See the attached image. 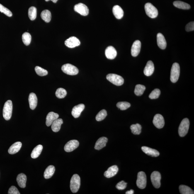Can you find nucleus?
<instances>
[{"label":"nucleus","mask_w":194,"mask_h":194,"mask_svg":"<svg viewBox=\"0 0 194 194\" xmlns=\"http://www.w3.org/2000/svg\"><path fill=\"white\" fill-rule=\"evenodd\" d=\"M105 54L107 58L113 59L116 57L117 52L115 47L112 46H109L105 50Z\"/></svg>","instance_id":"obj_16"},{"label":"nucleus","mask_w":194,"mask_h":194,"mask_svg":"<svg viewBox=\"0 0 194 194\" xmlns=\"http://www.w3.org/2000/svg\"><path fill=\"white\" fill-rule=\"evenodd\" d=\"M108 139L105 137L100 138L96 141L95 146V149L97 150H100L106 146Z\"/></svg>","instance_id":"obj_21"},{"label":"nucleus","mask_w":194,"mask_h":194,"mask_svg":"<svg viewBox=\"0 0 194 194\" xmlns=\"http://www.w3.org/2000/svg\"><path fill=\"white\" fill-rule=\"evenodd\" d=\"M79 142L76 140H71L68 142L65 145L64 150L67 152H71L79 147Z\"/></svg>","instance_id":"obj_13"},{"label":"nucleus","mask_w":194,"mask_h":194,"mask_svg":"<svg viewBox=\"0 0 194 194\" xmlns=\"http://www.w3.org/2000/svg\"><path fill=\"white\" fill-rule=\"evenodd\" d=\"M154 71V66L152 61H148L144 69V74L146 76H149L151 75Z\"/></svg>","instance_id":"obj_18"},{"label":"nucleus","mask_w":194,"mask_h":194,"mask_svg":"<svg viewBox=\"0 0 194 194\" xmlns=\"http://www.w3.org/2000/svg\"><path fill=\"white\" fill-rule=\"evenodd\" d=\"M30 107L32 110H34L37 105V98L36 95L34 93H30L28 97Z\"/></svg>","instance_id":"obj_22"},{"label":"nucleus","mask_w":194,"mask_h":194,"mask_svg":"<svg viewBox=\"0 0 194 194\" xmlns=\"http://www.w3.org/2000/svg\"><path fill=\"white\" fill-rule=\"evenodd\" d=\"M17 181L19 186L22 188H25L26 186L27 177L23 173L18 174L17 177Z\"/></svg>","instance_id":"obj_24"},{"label":"nucleus","mask_w":194,"mask_h":194,"mask_svg":"<svg viewBox=\"0 0 194 194\" xmlns=\"http://www.w3.org/2000/svg\"><path fill=\"white\" fill-rule=\"evenodd\" d=\"M106 79L115 85L120 86L123 84L124 80L122 77L115 74H109L106 76Z\"/></svg>","instance_id":"obj_6"},{"label":"nucleus","mask_w":194,"mask_h":194,"mask_svg":"<svg viewBox=\"0 0 194 194\" xmlns=\"http://www.w3.org/2000/svg\"><path fill=\"white\" fill-rule=\"evenodd\" d=\"M41 17L44 21L47 23L50 22L52 18L50 12L48 10H44L41 13Z\"/></svg>","instance_id":"obj_30"},{"label":"nucleus","mask_w":194,"mask_h":194,"mask_svg":"<svg viewBox=\"0 0 194 194\" xmlns=\"http://www.w3.org/2000/svg\"><path fill=\"white\" fill-rule=\"evenodd\" d=\"M130 106V104L127 102H120L117 104V106L122 110H126Z\"/></svg>","instance_id":"obj_38"},{"label":"nucleus","mask_w":194,"mask_h":194,"mask_svg":"<svg viewBox=\"0 0 194 194\" xmlns=\"http://www.w3.org/2000/svg\"><path fill=\"white\" fill-rule=\"evenodd\" d=\"M12 109V101L11 100H8L5 103L3 109V117L5 120H8L11 118Z\"/></svg>","instance_id":"obj_1"},{"label":"nucleus","mask_w":194,"mask_h":194,"mask_svg":"<svg viewBox=\"0 0 194 194\" xmlns=\"http://www.w3.org/2000/svg\"><path fill=\"white\" fill-rule=\"evenodd\" d=\"M113 12L115 18L120 19L123 16L124 12L121 7L118 5H116L113 8Z\"/></svg>","instance_id":"obj_25"},{"label":"nucleus","mask_w":194,"mask_h":194,"mask_svg":"<svg viewBox=\"0 0 194 194\" xmlns=\"http://www.w3.org/2000/svg\"><path fill=\"white\" fill-rule=\"evenodd\" d=\"M35 71L38 75L44 76L47 75L48 72L46 70L42 69L39 66H36L35 68Z\"/></svg>","instance_id":"obj_40"},{"label":"nucleus","mask_w":194,"mask_h":194,"mask_svg":"<svg viewBox=\"0 0 194 194\" xmlns=\"http://www.w3.org/2000/svg\"><path fill=\"white\" fill-rule=\"evenodd\" d=\"M141 47V42L140 41L137 40L133 42L132 45L131 53L133 57H137L140 53Z\"/></svg>","instance_id":"obj_14"},{"label":"nucleus","mask_w":194,"mask_h":194,"mask_svg":"<svg viewBox=\"0 0 194 194\" xmlns=\"http://www.w3.org/2000/svg\"><path fill=\"white\" fill-rule=\"evenodd\" d=\"M43 146L41 144L37 145L32 150L31 154V157L33 159H36L38 158L42 152Z\"/></svg>","instance_id":"obj_29"},{"label":"nucleus","mask_w":194,"mask_h":194,"mask_svg":"<svg viewBox=\"0 0 194 194\" xmlns=\"http://www.w3.org/2000/svg\"><path fill=\"white\" fill-rule=\"evenodd\" d=\"M80 178L77 174L73 175L70 181V189L73 193H76L80 186Z\"/></svg>","instance_id":"obj_2"},{"label":"nucleus","mask_w":194,"mask_h":194,"mask_svg":"<svg viewBox=\"0 0 194 194\" xmlns=\"http://www.w3.org/2000/svg\"><path fill=\"white\" fill-rule=\"evenodd\" d=\"M0 12L4 13L5 15L8 17H11L12 16V13L7 8L5 7L2 4H0Z\"/></svg>","instance_id":"obj_42"},{"label":"nucleus","mask_w":194,"mask_h":194,"mask_svg":"<svg viewBox=\"0 0 194 194\" xmlns=\"http://www.w3.org/2000/svg\"><path fill=\"white\" fill-rule=\"evenodd\" d=\"M118 171V168L117 166H113L109 168L107 171L105 172L104 176L107 178L113 177L117 174Z\"/></svg>","instance_id":"obj_17"},{"label":"nucleus","mask_w":194,"mask_h":194,"mask_svg":"<svg viewBox=\"0 0 194 194\" xmlns=\"http://www.w3.org/2000/svg\"><path fill=\"white\" fill-rule=\"evenodd\" d=\"M80 44V42L79 39L74 36L69 37L65 42V44L66 46L71 48L79 46Z\"/></svg>","instance_id":"obj_12"},{"label":"nucleus","mask_w":194,"mask_h":194,"mask_svg":"<svg viewBox=\"0 0 194 194\" xmlns=\"http://www.w3.org/2000/svg\"><path fill=\"white\" fill-rule=\"evenodd\" d=\"M173 5L176 7L183 9H189L190 8V5L183 1H176L173 2Z\"/></svg>","instance_id":"obj_31"},{"label":"nucleus","mask_w":194,"mask_h":194,"mask_svg":"<svg viewBox=\"0 0 194 194\" xmlns=\"http://www.w3.org/2000/svg\"><path fill=\"white\" fill-rule=\"evenodd\" d=\"M127 183L124 181H121L119 182L116 186V187L118 190H123L126 188Z\"/></svg>","instance_id":"obj_43"},{"label":"nucleus","mask_w":194,"mask_h":194,"mask_svg":"<svg viewBox=\"0 0 194 194\" xmlns=\"http://www.w3.org/2000/svg\"><path fill=\"white\" fill-rule=\"evenodd\" d=\"M147 184V178L145 173L143 171H140L138 173L136 181L137 186L141 189L145 188Z\"/></svg>","instance_id":"obj_8"},{"label":"nucleus","mask_w":194,"mask_h":194,"mask_svg":"<svg viewBox=\"0 0 194 194\" xmlns=\"http://www.w3.org/2000/svg\"><path fill=\"white\" fill-rule=\"evenodd\" d=\"M59 115L58 114L54 113L53 112H50L47 115L46 124L47 127H49L54 120L59 118Z\"/></svg>","instance_id":"obj_20"},{"label":"nucleus","mask_w":194,"mask_h":194,"mask_svg":"<svg viewBox=\"0 0 194 194\" xmlns=\"http://www.w3.org/2000/svg\"><path fill=\"white\" fill-rule=\"evenodd\" d=\"M160 93V91L159 89H155L150 94L149 98L151 99H156V98H159Z\"/></svg>","instance_id":"obj_41"},{"label":"nucleus","mask_w":194,"mask_h":194,"mask_svg":"<svg viewBox=\"0 0 194 194\" xmlns=\"http://www.w3.org/2000/svg\"><path fill=\"white\" fill-rule=\"evenodd\" d=\"M22 144L21 142H17L15 143L9 148L8 152L10 154H14L19 152L21 149Z\"/></svg>","instance_id":"obj_26"},{"label":"nucleus","mask_w":194,"mask_h":194,"mask_svg":"<svg viewBox=\"0 0 194 194\" xmlns=\"http://www.w3.org/2000/svg\"><path fill=\"white\" fill-rule=\"evenodd\" d=\"M144 9L146 14L152 18H155L158 16V10L155 6L151 3H146L144 6Z\"/></svg>","instance_id":"obj_5"},{"label":"nucleus","mask_w":194,"mask_h":194,"mask_svg":"<svg viewBox=\"0 0 194 194\" xmlns=\"http://www.w3.org/2000/svg\"><path fill=\"white\" fill-rule=\"evenodd\" d=\"M151 179L155 188H159L160 187L161 176L159 172L155 171L151 174Z\"/></svg>","instance_id":"obj_9"},{"label":"nucleus","mask_w":194,"mask_h":194,"mask_svg":"<svg viewBox=\"0 0 194 194\" xmlns=\"http://www.w3.org/2000/svg\"><path fill=\"white\" fill-rule=\"evenodd\" d=\"M74 9L75 11L82 16H87L89 13V9L88 7L83 3H79L75 5Z\"/></svg>","instance_id":"obj_10"},{"label":"nucleus","mask_w":194,"mask_h":194,"mask_svg":"<svg viewBox=\"0 0 194 194\" xmlns=\"http://www.w3.org/2000/svg\"><path fill=\"white\" fill-rule=\"evenodd\" d=\"M52 1L54 3H56L57 2V1H58V0H45V1Z\"/></svg>","instance_id":"obj_47"},{"label":"nucleus","mask_w":194,"mask_h":194,"mask_svg":"<svg viewBox=\"0 0 194 194\" xmlns=\"http://www.w3.org/2000/svg\"><path fill=\"white\" fill-rule=\"evenodd\" d=\"M67 94V92L66 90L62 88H58L55 92L56 96L59 98H64Z\"/></svg>","instance_id":"obj_37"},{"label":"nucleus","mask_w":194,"mask_h":194,"mask_svg":"<svg viewBox=\"0 0 194 194\" xmlns=\"http://www.w3.org/2000/svg\"><path fill=\"white\" fill-rule=\"evenodd\" d=\"M187 31H193L194 30V22H191L187 24L185 28Z\"/></svg>","instance_id":"obj_45"},{"label":"nucleus","mask_w":194,"mask_h":194,"mask_svg":"<svg viewBox=\"0 0 194 194\" xmlns=\"http://www.w3.org/2000/svg\"><path fill=\"white\" fill-rule=\"evenodd\" d=\"M62 70L65 74L70 75H75L79 73V69L75 66L70 64H66L62 66Z\"/></svg>","instance_id":"obj_7"},{"label":"nucleus","mask_w":194,"mask_h":194,"mask_svg":"<svg viewBox=\"0 0 194 194\" xmlns=\"http://www.w3.org/2000/svg\"><path fill=\"white\" fill-rule=\"evenodd\" d=\"M107 115L106 110L104 109L102 110L97 114L96 117V120L98 121H101L106 118Z\"/></svg>","instance_id":"obj_39"},{"label":"nucleus","mask_w":194,"mask_h":194,"mask_svg":"<svg viewBox=\"0 0 194 194\" xmlns=\"http://www.w3.org/2000/svg\"><path fill=\"white\" fill-rule=\"evenodd\" d=\"M130 129L132 133L135 135H139L141 132L142 127L139 124L137 123L135 125H132L131 126Z\"/></svg>","instance_id":"obj_33"},{"label":"nucleus","mask_w":194,"mask_h":194,"mask_svg":"<svg viewBox=\"0 0 194 194\" xmlns=\"http://www.w3.org/2000/svg\"><path fill=\"white\" fill-rule=\"evenodd\" d=\"M157 44L158 47L162 49H165L166 47L167 43L166 39L162 34L158 33L157 36Z\"/></svg>","instance_id":"obj_23"},{"label":"nucleus","mask_w":194,"mask_h":194,"mask_svg":"<svg viewBox=\"0 0 194 194\" xmlns=\"http://www.w3.org/2000/svg\"><path fill=\"white\" fill-rule=\"evenodd\" d=\"M141 149L144 153L148 155L154 157H158L160 153L159 151L156 150L146 146H142Z\"/></svg>","instance_id":"obj_19"},{"label":"nucleus","mask_w":194,"mask_h":194,"mask_svg":"<svg viewBox=\"0 0 194 194\" xmlns=\"http://www.w3.org/2000/svg\"><path fill=\"white\" fill-rule=\"evenodd\" d=\"M22 40L25 45L26 46L29 45L31 40V35L28 32H25L22 36Z\"/></svg>","instance_id":"obj_36"},{"label":"nucleus","mask_w":194,"mask_h":194,"mask_svg":"<svg viewBox=\"0 0 194 194\" xmlns=\"http://www.w3.org/2000/svg\"><path fill=\"white\" fill-rule=\"evenodd\" d=\"M190 121L187 118L184 119L180 123L178 129V133L180 136H185L188 133L190 127Z\"/></svg>","instance_id":"obj_3"},{"label":"nucleus","mask_w":194,"mask_h":194,"mask_svg":"<svg viewBox=\"0 0 194 194\" xmlns=\"http://www.w3.org/2000/svg\"><path fill=\"white\" fill-rule=\"evenodd\" d=\"M180 68L179 64L178 63H175L172 66L171 80L173 83H176L178 81L180 75Z\"/></svg>","instance_id":"obj_4"},{"label":"nucleus","mask_w":194,"mask_h":194,"mask_svg":"<svg viewBox=\"0 0 194 194\" xmlns=\"http://www.w3.org/2000/svg\"><path fill=\"white\" fill-rule=\"evenodd\" d=\"M153 123L157 128L161 129L164 127L165 121L164 117L160 114L155 115L153 119Z\"/></svg>","instance_id":"obj_11"},{"label":"nucleus","mask_w":194,"mask_h":194,"mask_svg":"<svg viewBox=\"0 0 194 194\" xmlns=\"http://www.w3.org/2000/svg\"><path fill=\"white\" fill-rule=\"evenodd\" d=\"M134 193V190H130L127 191L126 192V194H133Z\"/></svg>","instance_id":"obj_46"},{"label":"nucleus","mask_w":194,"mask_h":194,"mask_svg":"<svg viewBox=\"0 0 194 194\" xmlns=\"http://www.w3.org/2000/svg\"><path fill=\"white\" fill-rule=\"evenodd\" d=\"M28 15L30 19L32 21L35 20L36 18L37 9L34 7H31L29 8Z\"/></svg>","instance_id":"obj_34"},{"label":"nucleus","mask_w":194,"mask_h":194,"mask_svg":"<svg viewBox=\"0 0 194 194\" xmlns=\"http://www.w3.org/2000/svg\"><path fill=\"white\" fill-rule=\"evenodd\" d=\"M85 108V105L82 104L76 105L73 108L72 111V115L74 118H79L81 115L83 110Z\"/></svg>","instance_id":"obj_15"},{"label":"nucleus","mask_w":194,"mask_h":194,"mask_svg":"<svg viewBox=\"0 0 194 194\" xmlns=\"http://www.w3.org/2000/svg\"><path fill=\"white\" fill-rule=\"evenodd\" d=\"M180 193L182 194H193L194 191L190 187L186 185H181L179 187Z\"/></svg>","instance_id":"obj_32"},{"label":"nucleus","mask_w":194,"mask_h":194,"mask_svg":"<svg viewBox=\"0 0 194 194\" xmlns=\"http://www.w3.org/2000/svg\"><path fill=\"white\" fill-rule=\"evenodd\" d=\"M63 123L62 119H57L54 120L52 124V129L54 132H57L59 131L61 128V125Z\"/></svg>","instance_id":"obj_27"},{"label":"nucleus","mask_w":194,"mask_h":194,"mask_svg":"<svg viewBox=\"0 0 194 194\" xmlns=\"http://www.w3.org/2000/svg\"><path fill=\"white\" fill-rule=\"evenodd\" d=\"M146 89L145 86L141 85H137L135 87L134 92L137 96H140L143 94Z\"/></svg>","instance_id":"obj_35"},{"label":"nucleus","mask_w":194,"mask_h":194,"mask_svg":"<svg viewBox=\"0 0 194 194\" xmlns=\"http://www.w3.org/2000/svg\"><path fill=\"white\" fill-rule=\"evenodd\" d=\"M55 171V168L53 166L47 167L44 173V177L46 179H49L53 176Z\"/></svg>","instance_id":"obj_28"},{"label":"nucleus","mask_w":194,"mask_h":194,"mask_svg":"<svg viewBox=\"0 0 194 194\" xmlns=\"http://www.w3.org/2000/svg\"><path fill=\"white\" fill-rule=\"evenodd\" d=\"M8 194H20L18 188L16 187L12 186L9 189L8 192Z\"/></svg>","instance_id":"obj_44"}]
</instances>
